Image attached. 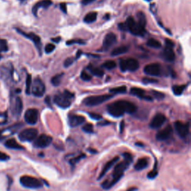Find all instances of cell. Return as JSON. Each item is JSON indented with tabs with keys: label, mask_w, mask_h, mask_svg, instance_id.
<instances>
[{
	"label": "cell",
	"mask_w": 191,
	"mask_h": 191,
	"mask_svg": "<svg viewBox=\"0 0 191 191\" xmlns=\"http://www.w3.org/2000/svg\"><path fill=\"white\" fill-rule=\"evenodd\" d=\"M132 160L133 159H127L124 158L123 161L120 163H118L116 166L114 167L113 172V177L111 181L106 180L102 184V187L104 188L105 190H108L111 188L115 184L117 183L121 178L123 176L124 172L129 168L130 166L131 163H132Z\"/></svg>",
	"instance_id": "obj_1"
},
{
	"label": "cell",
	"mask_w": 191,
	"mask_h": 191,
	"mask_svg": "<svg viewBox=\"0 0 191 191\" xmlns=\"http://www.w3.org/2000/svg\"><path fill=\"white\" fill-rule=\"evenodd\" d=\"M108 112L109 114L111 115L113 117H119L122 116L125 111V106H124V100L116 101L115 102L110 104L107 108Z\"/></svg>",
	"instance_id": "obj_2"
},
{
	"label": "cell",
	"mask_w": 191,
	"mask_h": 191,
	"mask_svg": "<svg viewBox=\"0 0 191 191\" xmlns=\"http://www.w3.org/2000/svg\"><path fill=\"white\" fill-rule=\"evenodd\" d=\"M113 97V95L104 94L100 96H93V97H87L84 100L83 103L87 106H96L108 101Z\"/></svg>",
	"instance_id": "obj_3"
},
{
	"label": "cell",
	"mask_w": 191,
	"mask_h": 191,
	"mask_svg": "<svg viewBox=\"0 0 191 191\" xmlns=\"http://www.w3.org/2000/svg\"><path fill=\"white\" fill-rule=\"evenodd\" d=\"M20 183L23 187L30 189H38L42 187L41 181L36 178L29 176H23L20 179Z\"/></svg>",
	"instance_id": "obj_4"
},
{
	"label": "cell",
	"mask_w": 191,
	"mask_h": 191,
	"mask_svg": "<svg viewBox=\"0 0 191 191\" xmlns=\"http://www.w3.org/2000/svg\"><path fill=\"white\" fill-rule=\"evenodd\" d=\"M125 24H126L127 29L132 34H135V35L137 36H143L144 34L146 33L145 29L140 27L135 20V19L132 17H129L127 18Z\"/></svg>",
	"instance_id": "obj_5"
},
{
	"label": "cell",
	"mask_w": 191,
	"mask_h": 191,
	"mask_svg": "<svg viewBox=\"0 0 191 191\" xmlns=\"http://www.w3.org/2000/svg\"><path fill=\"white\" fill-rule=\"evenodd\" d=\"M38 135L37 129L34 128H29V129H24L19 134V138L22 141H32L37 138Z\"/></svg>",
	"instance_id": "obj_6"
},
{
	"label": "cell",
	"mask_w": 191,
	"mask_h": 191,
	"mask_svg": "<svg viewBox=\"0 0 191 191\" xmlns=\"http://www.w3.org/2000/svg\"><path fill=\"white\" fill-rule=\"evenodd\" d=\"M31 93L34 97H42L44 95L46 87L45 84L40 78H37L34 80L33 84H31Z\"/></svg>",
	"instance_id": "obj_7"
},
{
	"label": "cell",
	"mask_w": 191,
	"mask_h": 191,
	"mask_svg": "<svg viewBox=\"0 0 191 191\" xmlns=\"http://www.w3.org/2000/svg\"><path fill=\"white\" fill-rule=\"evenodd\" d=\"M175 129L180 138H186L190 132V123H183L180 121H177L175 122Z\"/></svg>",
	"instance_id": "obj_8"
},
{
	"label": "cell",
	"mask_w": 191,
	"mask_h": 191,
	"mask_svg": "<svg viewBox=\"0 0 191 191\" xmlns=\"http://www.w3.org/2000/svg\"><path fill=\"white\" fill-rule=\"evenodd\" d=\"M52 142V138L46 135H41L37 137L34 143V146L37 148L43 149L49 146Z\"/></svg>",
	"instance_id": "obj_9"
},
{
	"label": "cell",
	"mask_w": 191,
	"mask_h": 191,
	"mask_svg": "<svg viewBox=\"0 0 191 191\" xmlns=\"http://www.w3.org/2000/svg\"><path fill=\"white\" fill-rule=\"evenodd\" d=\"M54 102L61 108L66 109L70 106L71 102L64 93H58L54 97Z\"/></svg>",
	"instance_id": "obj_10"
},
{
	"label": "cell",
	"mask_w": 191,
	"mask_h": 191,
	"mask_svg": "<svg viewBox=\"0 0 191 191\" xmlns=\"http://www.w3.org/2000/svg\"><path fill=\"white\" fill-rule=\"evenodd\" d=\"M38 111L35 108L28 109L25 113V120L29 125H35L38 120Z\"/></svg>",
	"instance_id": "obj_11"
},
{
	"label": "cell",
	"mask_w": 191,
	"mask_h": 191,
	"mask_svg": "<svg viewBox=\"0 0 191 191\" xmlns=\"http://www.w3.org/2000/svg\"><path fill=\"white\" fill-rule=\"evenodd\" d=\"M23 101H22L21 98L20 97H16L14 100L11 102V112H12L13 115L16 116H19L22 113L23 111Z\"/></svg>",
	"instance_id": "obj_12"
},
{
	"label": "cell",
	"mask_w": 191,
	"mask_h": 191,
	"mask_svg": "<svg viewBox=\"0 0 191 191\" xmlns=\"http://www.w3.org/2000/svg\"><path fill=\"white\" fill-rule=\"evenodd\" d=\"M22 125H23L22 123H17L15 124V125H11L10 127H8V128H6L5 129L0 130V140L4 139V138L10 136V135H14V133H16L21 128Z\"/></svg>",
	"instance_id": "obj_13"
},
{
	"label": "cell",
	"mask_w": 191,
	"mask_h": 191,
	"mask_svg": "<svg viewBox=\"0 0 191 191\" xmlns=\"http://www.w3.org/2000/svg\"><path fill=\"white\" fill-rule=\"evenodd\" d=\"M167 120V118L162 113H157L151 119V122L149 124L150 128L153 129H158L160 127L162 126L164 122Z\"/></svg>",
	"instance_id": "obj_14"
},
{
	"label": "cell",
	"mask_w": 191,
	"mask_h": 191,
	"mask_svg": "<svg viewBox=\"0 0 191 191\" xmlns=\"http://www.w3.org/2000/svg\"><path fill=\"white\" fill-rule=\"evenodd\" d=\"M173 127L170 125H167V126L166 127V128H164L163 130L157 132V135H156V139H157V141H167V140L170 139V137L173 135Z\"/></svg>",
	"instance_id": "obj_15"
},
{
	"label": "cell",
	"mask_w": 191,
	"mask_h": 191,
	"mask_svg": "<svg viewBox=\"0 0 191 191\" xmlns=\"http://www.w3.org/2000/svg\"><path fill=\"white\" fill-rule=\"evenodd\" d=\"M144 72L146 75H151V76H157L161 73V66L157 63L148 64L144 67Z\"/></svg>",
	"instance_id": "obj_16"
},
{
	"label": "cell",
	"mask_w": 191,
	"mask_h": 191,
	"mask_svg": "<svg viewBox=\"0 0 191 191\" xmlns=\"http://www.w3.org/2000/svg\"><path fill=\"white\" fill-rule=\"evenodd\" d=\"M116 43V36L113 33H109L105 37L103 41V49L108 50Z\"/></svg>",
	"instance_id": "obj_17"
},
{
	"label": "cell",
	"mask_w": 191,
	"mask_h": 191,
	"mask_svg": "<svg viewBox=\"0 0 191 191\" xmlns=\"http://www.w3.org/2000/svg\"><path fill=\"white\" fill-rule=\"evenodd\" d=\"M85 121V118L80 115H75L72 114L70 115L69 118H68V122L70 127L75 128V127L78 126V125L83 124Z\"/></svg>",
	"instance_id": "obj_18"
},
{
	"label": "cell",
	"mask_w": 191,
	"mask_h": 191,
	"mask_svg": "<svg viewBox=\"0 0 191 191\" xmlns=\"http://www.w3.org/2000/svg\"><path fill=\"white\" fill-rule=\"evenodd\" d=\"M17 31H18L20 34H23V36H25L27 38L30 39L31 41L34 42V43L35 44V46H37V48L38 49V50L40 52V47H41V40H40V37L39 36L36 35V34H33V33H29V34H26V32H23V31L20 30V29H17Z\"/></svg>",
	"instance_id": "obj_19"
},
{
	"label": "cell",
	"mask_w": 191,
	"mask_h": 191,
	"mask_svg": "<svg viewBox=\"0 0 191 191\" xmlns=\"http://www.w3.org/2000/svg\"><path fill=\"white\" fill-rule=\"evenodd\" d=\"M119 157H118V156H116V157H113V159H111L110 161H108V162L107 164L105 165L104 168H103V170H102L101 173H100V176H99V178H98L99 180H100V179H102L103 177H104L105 175L108 173V171H109V170H110V169L111 168V167H113V166L114 165V164H116L117 161H119Z\"/></svg>",
	"instance_id": "obj_20"
},
{
	"label": "cell",
	"mask_w": 191,
	"mask_h": 191,
	"mask_svg": "<svg viewBox=\"0 0 191 191\" xmlns=\"http://www.w3.org/2000/svg\"><path fill=\"white\" fill-rule=\"evenodd\" d=\"M52 4V2L51 0H41L40 2H38L37 3H36L34 5V6L32 8V12L34 14V16H37V11L40 8H47L50 6Z\"/></svg>",
	"instance_id": "obj_21"
},
{
	"label": "cell",
	"mask_w": 191,
	"mask_h": 191,
	"mask_svg": "<svg viewBox=\"0 0 191 191\" xmlns=\"http://www.w3.org/2000/svg\"><path fill=\"white\" fill-rule=\"evenodd\" d=\"M125 64H126L127 70L132 71V72L136 71L140 67L138 61L135 58H129V59L125 60Z\"/></svg>",
	"instance_id": "obj_22"
},
{
	"label": "cell",
	"mask_w": 191,
	"mask_h": 191,
	"mask_svg": "<svg viewBox=\"0 0 191 191\" xmlns=\"http://www.w3.org/2000/svg\"><path fill=\"white\" fill-rule=\"evenodd\" d=\"M5 145L7 148L12 149H24L21 145H20V144L17 142V141H16L15 139H14V138L8 140V141L5 142Z\"/></svg>",
	"instance_id": "obj_23"
},
{
	"label": "cell",
	"mask_w": 191,
	"mask_h": 191,
	"mask_svg": "<svg viewBox=\"0 0 191 191\" xmlns=\"http://www.w3.org/2000/svg\"><path fill=\"white\" fill-rule=\"evenodd\" d=\"M164 55L165 57V59L170 62H173L176 59V55L172 48L166 47L164 51Z\"/></svg>",
	"instance_id": "obj_24"
},
{
	"label": "cell",
	"mask_w": 191,
	"mask_h": 191,
	"mask_svg": "<svg viewBox=\"0 0 191 191\" xmlns=\"http://www.w3.org/2000/svg\"><path fill=\"white\" fill-rule=\"evenodd\" d=\"M148 167V160L146 158H141L138 161L135 165V169L136 170H142Z\"/></svg>",
	"instance_id": "obj_25"
},
{
	"label": "cell",
	"mask_w": 191,
	"mask_h": 191,
	"mask_svg": "<svg viewBox=\"0 0 191 191\" xmlns=\"http://www.w3.org/2000/svg\"><path fill=\"white\" fill-rule=\"evenodd\" d=\"M137 17H138V23H137L138 24V26L143 29H145L146 24V15L144 14V13L140 11L137 14Z\"/></svg>",
	"instance_id": "obj_26"
},
{
	"label": "cell",
	"mask_w": 191,
	"mask_h": 191,
	"mask_svg": "<svg viewBox=\"0 0 191 191\" xmlns=\"http://www.w3.org/2000/svg\"><path fill=\"white\" fill-rule=\"evenodd\" d=\"M128 49H129V48L127 47V46H119V47H116L115 48V49H113V50L111 52V55L112 56H117V55H122V54L127 52Z\"/></svg>",
	"instance_id": "obj_27"
},
{
	"label": "cell",
	"mask_w": 191,
	"mask_h": 191,
	"mask_svg": "<svg viewBox=\"0 0 191 191\" xmlns=\"http://www.w3.org/2000/svg\"><path fill=\"white\" fill-rule=\"evenodd\" d=\"M130 93L131 94L136 96L141 99H143L145 96V91L143 89L138 88V87H132L130 90Z\"/></svg>",
	"instance_id": "obj_28"
},
{
	"label": "cell",
	"mask_w": 191,
	"mask_h": 191,
	"mask_svg": "<svg viewBox=\"0 0 191 191\" xmlns=\"http://www.w3.org/2000/svg\"><path fill=\"white\" fill-rule=\"evenodd\" d=\"M97 18V13L93 11V12H90L84 17V21L87 23H91L96 21Z\"/></svg>",
	"instance_id": "obj_29"
},
{
	"label": "cell",
	"mask_w": 191,
	"mask_h": 191,
	"mask_svg": "<svg viewBox=\"0 0 191 191\" xmlns=\"http://www.w3.org/2000/svg\"><path fill=\"white\" fill-rule=\"evenodd\" d=\"M89 70L90 71V72H91L93 75H96V76L97 77H102L103 75H104V71H103V70L100 69V68L99 67H89Z\"/></svg>",
	"instance_id": "obj_30"
},
{
	"label": "cell",
	"mask_w": 191,
	"mask_h": 191,
	"mask_svg": "<svg viewBox=\"0 0 191 191\" xmlns=\"http://www.w3.org/2000/svg\"><path fill=\"white\" fill-rule=\"evenodd\" d=\"M147 46L149 47L154 48V49H159L161 47V43L158 41V40H155V39H149L146 43Z\"/></svg>",
	"instance_id": "obj_31"
},
{
	"label": "cell",
	"mask_w": 191,
	"mask_h": 191,
	"mask_svg": "<svg viewBox=\"0 0 191 191\" xmlns=\"http://www.w3.org/2000/svg\"><path fill=\"white\" fill-rule=\"evenodd\" d=\"M185 87H186V85H184V84H183V85H174L173 86L172 90H173L175 95H176V96H180V95H181V93H183Z\"/></svg>",
	"instance_id": "obj_32"
},
{
	"label": "cell",
	"mask_w": 191,
	"mask_h": 191,
	"mask_svg": "<svg viewBox=\"0 0 191 191\" xmlns=\"http://www.w3.org/2000/svg\"><path fill=\"white\" fill-rule=\"evenodd\" d=\"M63 75H64V73L61 74H58L55 76L52 77V79H51V82H52V85H54L55 87H58L60 84H61V78H62Z\"/></svg>",
	"instance_id": "obj_33"
},
{
	"label": "cell",
	"mask_w": 191,
	"mask_h": 191,
	"mask_svg": "<svg viewBox=\"0 0 191 191\" xmlns=\"http://www.w3.org/2000/svg\"><path fill=\"white\" fill-rule=\"evenodd\" d=\"M31 75H28L27 77H26V94H30L31 93Z\"/></svg>",
	"instance_id": "obj_34"
},
{
	"label": "cell",
	"mask_w": 191,
	"mask_h": 191,
	"mask_svg": "<svg viewBox=\"0 0 191 191\" xmlns=\"http://www.w3.org/2000/svg\"><path fill=\"white\" fill-rule=\"evenodd\" d=\"M103 67L108 70H112L116 67V64L114 61H107L104 63Z\"/></svg>",
	"instance_id": "obj_35"
},
{
	"label": "cell",
	"mask_w": 191,
	"mask_h": 191,
	"mask_svg": "<svg viewBox=\"0 0 191 191\" xmlns=\"http://www.w3.org/2000/svg\"><path fill=\"white\" fill-rule=\"evenodd\" d=\"M126 87H125V86H122V87L111 89L110 92L112 93H125V92H126Z\"/></svg>",
	"instance_id": "obj_36"
},
{
	"label": "cell",
	"mask_w": 191,
	"mask_h": 191,
	"mask_svg": "<svg viewBox=\"0 0 191 191\" xmlns=\"http://www.w3.org/2000/svg\"><path fill=\"white\" fill-rule=\"evenodd\" d=\"M8 50V46L7 41L4 39H0V52H7Z\"/></svg>",
	"instance_id": "obj_37"
},
{
	"label": "cell",
	"mask_w": 191,
	"mask_h": 191,
	"mask_svg": "<svg viewBox=\"0 0 191 191\" xmlns=\"http://www.w3.org/2000/svg\"><path fill=\"white\" fill-rule=\"evenodd\" d=\"M82 130L84 131L86 133H93V125L92 124L87 123L86 125H84V126L82 127Z\"/></svg>",
	"instance_id": "obj_38"
},
{
	"label": "cell",
	"mask_w": 191,
	"mask_h": 191,
	"mask_svg": "<svg viewBox=\"0 0 191 191\" xmlns=\"http://www.w3.org/2000/svg\"><path fill=\"white\" fill-rule=\"evenodd\" d=\"M151 92H152L151 93H152V95L154 96V98H156L158 100H163V99L165 97V95H164L163 93H161V92L156 91V90H152Z\"/></svg>",
	"instance_id": "obj_39"
},
{
	"label": "cell",
	"mask_w": 191,
	"mask_h": 191,
	"mask_svg": "<svg viewBox=\"0 0 191 191\" xmlns=\"http://www.w3.org/2000/svg\"><path fill=\"white\" fill-rule=\"evenodd\" d=\"M84 157H85V154H81L80 155H78L77 157H74V158L71 159L70 161V163L72 165H75V164H77V163L78 162V161L81 160V159L84 158Z\"/></svg>",
	"instance_id": "obj_40"
},
{
	"label": "cell",
	"mask_w": 191,
	"mask_h": 191,
	"mask_svg": "<svg viewBox=\"0 0 191 191\" xmlns=\"http://www.w3.org/2000/svg\"><path fill=\"white\" fill-rule=\"evenodd\" d=\"M74 43H78V44L81 45H84L85 44V42L84 40H81V39H75V40H70L67 41V45L68 46H70V45L74 44Z\"/></svg>",
	"instance_id": "obj_41"
},
{
	"label": "cell",
	"mask_w": 191,
	"mask_h": 191,
	"mask_svg": "<svg viewBox=\"0 0 191 191\" xmlns=\"http://www.w3.org/2000/svg\"><path fill=\"white\" fill-rule=\"evenodd\" d=\"M8 122L7 113H0V125H5Z\"/></svg>",
	"instance_id": "obj_42"
},
{
	"label": "cell",
	"mask_w": 191,
	"mask_h": 191,
	"mask_svg": "<svg viewBox=\"0 0 191 191\" xmlns=\"http://www.w3.org/2000/svg\"><path fill=\"white\" fill-rule=\"evenodd\" d=\"M81 78L83 80V81H88L92 79V76L90 75H89L88 73H87L85 71H82L81 73Z\"/></svg>",
	"instance_id": "obj_43"
},
{
	"label": "cell",
	"mask_w": 191,
	"mask_h": 191,
	"mask_svg": "<svg viewBox=\"0 0 191 191\" xmlns=\"http://www.w3.org/2000/svg\"><path fill=\"white\" fill-rule=\"evenodd\" d=\"M157 173H157V170H156V169L154 168V170H151V172H149V173H148V175H147V178L149 179H155L157 176Z\"/></svg>",
	"instance_id": "obj_44"
},
{
	"label": "cell",
	"mask_w": 191,
	"mask_h": 191,
	"mask_svg": "<svg viewBox=\"0 0 191 191\" xmlns=\"http://www.w3.org/2000/svg\"><path fill=\"white\" fill-rule=\"evenodd\" d=\"M74 61H75V59L72 58H67V59L64 61V67H70L71 65L73 64Z\"/></svg>",
	"instance_id": "obj_45"
},
{
	"label": "cell",
	"mask_w": 191,
	"mask_h": 191,
	"mask_svg": "<svg viewBox=\"0 0 191 191\" xmlns=\"http://www.w3.org/2000/svg\"><path fill=\"white\" fill-rule=\"evenodd\" d=\"M55 49V46L54 44H52V43H49L45 47V52L46 53H51L54 51V49Z\"/></svg>",
	"instance_id": "obj_46"
},
{
	"label": "cell",
	"mask_w": 191,
	"mask_h": 191,
	"mask_svg": "<svg viewBox=\"0 0 191 191\" xmlns=\"http://www.w3.org/2000/svg\"><path fill=\"white\" fill-rule=\"evenodd\" d=\"M88 115L90 116V118H92L94 120H100V119H102V116H101L99 113H89Z\"/></svg>",
	"instance_id": "obj_47"
},
{
	"label": "cell",
	"mask_w": 191,
	"mask_h": 191,
	"mask_svg": "<svg viewBox=\"0 0 191 191\" xmlns=\"http://www.w3.org/2000/svg\"><path fill=\"white\" fill-rule=\"evenodd\" d=\"M119 68H120L122 72H125L126 70V64H125V60H121L119 62Z\"/></svg>",
	"instance_id": "obj_48"
},
{
	"label": "cell",
	"mask_w": 191,
	"mask_h": 191,
	"mask_svg": "<svg viewBox=\"0 0 191 191\" xmlns=\"http://www.w3.org/2000/svg\"><path fill=\"white\" fill-rule=\"evenodd\" d=\"M8 159H10V157L8 155V154L0 151V161H7V160H8Z\"/></svg>",
	"instance_id": "obj_49"
},
{
	"label": "cell",
	"mask_w": 191,
	"mask_h": 191,
	"mask_svg": "<svg viewBox=\"0 0 191 191\" xmlns=\"http://www.w3.org/2000/svg\"><path fill=\"white\" fill-rule=\"evenodd\" d=\"M63 93H64V96H66L68 99H70V100L74 98V94L72 93H71V92H70L69 90H65Z\"/></svg>",
	"instance_id": "obj_50"
},
{
	"label": "cell",
	"mask_w": 191,
	"mask_h": 191,
	"mask_svg": "<svg viewBox=\"0 0 191 191\" xmlns=\"http://www.w3.org/2000/svg\"><path fill=\"white\" fill-rule=\"evenodd\" d=\"M165 44H166V46H167V47L172 48V49L174 47V43H173L171 40H170V39H166Z\"/></svg>",
	"instance_id": "obj_51"
},
{
	"label": "cell",
	"mask_w": 191,
	"mask_h": 191,
	"mask_svg": "<svg viewBox=\"0 0 191 191\" xmlns=\"http://www.w3.org/2000/svg\"><path fill=\"white\" fill-rule=\"evenodd\" d=\"M60 8L61 9V11L64 13L66 14L67 12V4L65 2H62V3L60 4Z\"/></svg>",
	"instance_id": "obj_52"
},
{
	"label": "cell",
	"mask_w": 191,
	"mask_h": 191,
	"mask_svg": "<svg viewBox=\"0 0 191 191\" xmlns=\"http://www.w3.org/2000/svg\"><path fill=\"white\" fill-rule=\"evenodd\" d=\"M143 81L144 83H156V82H157V80L151 79V78H144L143 79Z\"/></svg>",
	"instance_id": "obj_53"
},
{
	"label": "cell",
	"mask_w": 191,
	"mask_h": 191,
	"mask_svg": "<svg viewBox=\"0 0 191 191\" xmlns=\"http://www.w3.org/2000/svg\"><path fill=\"white\" fill-rule=\"evenodd\" d=\"M118 27H119V29H120L121 31L128 30V29H127V26H126V24H125V23H119V24L118 25Z\"/></svg>",
	"instance_id": "obj_54"
},
{
	"label": "cell",
	"mask_w": 191,
	"mask_h": 191,
	"mask_svg": "<svg viewBox=\"0 0 191 191\" xmlns=\"http://www.w3.org/2000/svg\"><path fill=\"white\" fill-rule=\"evenodd\" d=\"M94 1L95 0H81V4L84 5H87L92 3V2H94Z\"/></svg>",
	"instance_id": "obj_55"
},
{
	"label": "cell",
	"mask_w": 191,
	"mask_h": 191,
	"mask_svg": "<svg viewBox=\"0 0 191 191\" xmlns=\"http://www.w3.org/2000/svg\"><path fill=\"white\" fill-rule=\"evenodd\" d=\"M45 102L46 103V105H47L48 106H49V108H52V105H51V99L49 97H46V98H45Z\"/></svg>",
	"instance_id": "obj_56"
},
{
	"label": "cell",
	"mask_w": 191,
	"mask_h": 191,
	"mask_svg": "<svg viewBox=\"0 0 191 191\" xmlns=\"http://www.w3.org/2000/svg\"><path fill=\"white\" fill-rule=\"evenodd\" d=\"M61 37H54V38H52V41L55 42V43H59L61 41Z\"/></svg>",
	"instance_id": "obj_57"
},
{
	"label": "cell",
	"mask_w": 191,
	"mask_h": 191,
	"mask_svg": "<svg viewBox=\"0 0 191 191\" xmlns=\"http://www.w3.org/2000/svg\"><path fill=\"white\" fill-rule=\"evenodd\" d=\"M81 54H82V52H81V50H78V52H77L76 53V56H75V59H78V58H80V56L81 55Z\"/></svg>",
	"instance_id": "obj_58"
},
{
	"label": "cell",
	"mask_w": 191,
	"mask_h": 191,
	"mask_svg": "<svg viewBox=\"0 0 191 191\" xmlns=\"http://www.w3.org/2000/svg\"><path fill=\"white\" fill-rule=\"evenodd\" d=\"M108 124H110V122H108V121H105L104 122H102V123H99L98 125H108Z\"/></svg>",
	"instance_id": "obj_59"
},
{
	"label": "cell",
	"mask_w": 191,
	"mask_h": 191,
	"mask_svg": "<svg viewBox=\"0 0 191 191\" xmlns=\"http://www.w3.org/2000/svg\"><path fill=\"white\" fill-rule=\"evenodd\" d=\"M88 151H90V152L92 153H97V150L96 149H88Z\"/></svg>",
	"instance_id": "obj_60"
},
{
	"label": "cell",
	"mask_w": 191,
	"mask_h": 191,
	"mask_svg": "<svg viewBox=\"0 0 191 191\" xmlns=\"http://www.w3.org/2000/svg\"><path fill=\"white\" fill-rule=\"evenodd\" d=\"M123 127H124V122H123V121H122V122H121V125H120V132H122Z\"/></svg>",
	"instance_id": "obj_61"
},
{
	"label": "cell",
	"mask_w": 191,
	"mask_h": 191,
	"mask_svg": "<svg viewBox=\"0 0 191 191\" xmlns=\"http://www.w3.org/2000/svg\"><path fill=\"white\" fill-rule=\"evenodd\" d=\"M137 190H138V188L137 187H132V188H130L129 190H128L127 191H136Z\"/></svg>",
	"instance_id": "obj_62"
},
{
	"label": "cell",
	"mask_w": 191,
	"mask_h": 191,
	"mask_svg": "<svg viewBox=\"0 0 191 191\" xmlns=\"http://www.w3.org/2000/svg\"><path fill=\"white\" fill-rule=\"evenodd\" d=\"M146 1H147V2H149V1H151V0H146Z\"/></svg>",
	"instance_id": "obj_63"
},
{
	"label": "cell",
	"mask_w": 191,
	"mask_h": 191,
	"mask_svg": "<svg viewBox=\"0 0 191 191\" xmlns=\"http://www.w3.org/2000/svg\"><path fill=\"white\" fill-rule=\"evenodd\" d=\"M20 1H21V2H23V1H25V0H20Z\"/></svg>",
	"instance_id": "obj_64"
}]
</instances>
